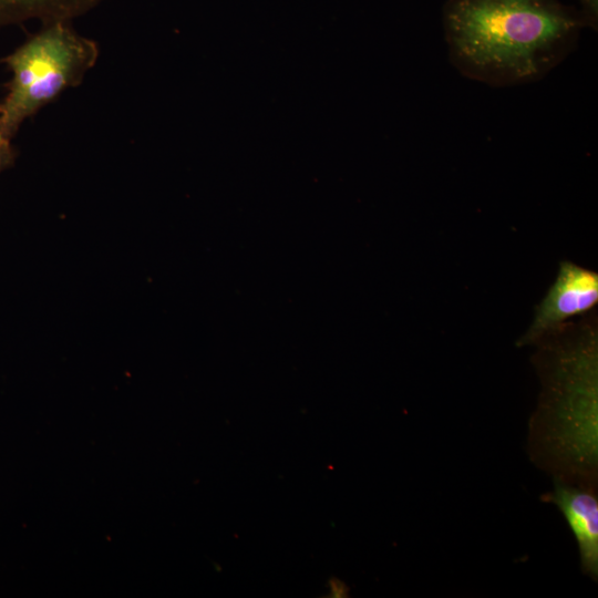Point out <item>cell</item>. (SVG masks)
Segmentation results:
<instances>
[{"mask_svg": "<svg viewBox=\"0 0 598 598\" xmlns=\"http://www.w3.org/2000/svg\"><path fill=\"white\" fill-rule=\"evenodd\" d=\"M582 27L558 0H447L443 8L451 63L494 87L545 78L575 51Z\"/></svg>", "mask_w": 598, "mask_h": 598, "instance_id": "obj_1", "label": "cell"}, {"mask_svg": "<svg viewBox=\"0 0 598 598\" xmlns=\"http://www.w3.org/2000/svg\"><path fill=\"white\" fill-rule=\"evenodd\" d=\"M544 336L532 358L540 382L529 419L530 461L553 480L598 482V323L580 316Z\"/></svg>", "mask_w": 598, "mask_h": 598, "instance_id": "obj_2", "label": "cell"}, {"mask_svg": "<svg viewBox=\"0 0 598 598\" xmlns=\"http://www.w3.org/2000/svg\"><path fill=\"white\" fill-rule=\"evenodd\" d=\"M97 58L96 43L70 22L43 24L3 59L11 79L0 102V137L12 141L25 120L78 85Z\"/></svg>", "mask_w": 598, "mask_h": 598, "instance_id": "obj_3", "label": "cell"}, {"mask_svg": "<svg viewBox=\"0 0 598 598\" xmlns=\"http://www.w3.org/2000/svg\"><path fill=\"white\" fill-rule=\"evenodd\" d=\"M597 302V271L561 260L553 285L536 306L533 321L516 346H534L570 318L591 311Z\"/></svg>", "mask_w": 598, "mask_h": 598, "instance_id": "obj_4", "label": "cell"}, {"mask_svg": "<svg viewBox=\"0 0 598 598\" xmlns=\"http://www.w3.org/2000/svg\"><path fill=\"white\" fill-rule=\"evenodd\" d=\"M554 504L566 518L577 542L582 573L598 578L597 484H571L554 480V488L540 496Z\"/></svg>", "mask_w": 598, "mask_h": 598, "instance_id": "obj_5", "label": "cell"}, {"mask_svg": "<svg viewBox=\"0 0 598 598\" xmlns=\"http://www.w3.org/2000/svg\"><path fill=\"white\" fill-rule=\"evenodd\" d=\"M107 0H0V28L39 20L70 22Z\"/></svg>", "mask_w": 598, "mask_h": 598, "instance_id": "obj_6", "label": "cell"}, {"mask_svg": "<svg viewBox=\"0 0 598 598\" xmlns=\"http://www.w3.org/2000/svg\"><path fill=\"white\" fill-rule=\"evenodd\" d=\"M581 6L579 12L584 25L597 29L598 20V0H578Z\"/></svg>", "mask_w": 598, "mask_h": 598, "instance_id": "obj_7", "label": "cell"}, {"mask_svg": "<svg viewBox=\"0 0 598 598\" xmlns=\"http://www.w3.org/2000/svg\"><path fill=\"white\" fill-rule=\"evenodd\" d=\"M16 159L12 141L0 137V174L10 168Z\"/></svg>", "mask_w": 598, "mask_h": 598, "instance_id": "obj_8", "label": "cell"}]
</instances>
